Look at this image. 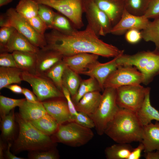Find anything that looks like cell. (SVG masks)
Masks as SVG:
<instances>
[{
    "mask_svg": "<svg viewBox=\"0 0 159 159\" xmlns=\"http://www.w3.org/2000/svg\"><path fill=\"white\" fill-rule=\"evenodd\" d=\"M44 36L47 42L45 47L57 52L63 57L87 53L115 57L123 54V50L100 39L88 25L85 30H77L70 34H64L52 29Z\"/></svg>",
    "mask_w": 159,
    "mask_h": 159,
    "instance_id": "cell-1",
    "label": "cell"
},
{
    "mask_svg": "<svg viewBox=\"0 0 159 159\" xmlns=\"http://www.w3.org/2000/svg\"><path fill=\"white\" fill-rule=\"evenodd\" d=\"M143 130L135 112L119 107L104 134L117 143H130L141 141Z\"/></svg>",
    "mask_w": 159,
    "mask_h": 159,
    "instance_id": "cell-2",
    "label": "cell"
},
{
    "mask_svg": "<svg viewBox=\"0 0 159 159\" xmlns=\"http://www.w3.org/2000/svg\"><path fill=\"white\" fill-rule=\"evenodd\" d=\"M16 119L19 127V132L14 143L15 151H32L53 147L54 143L50 136L41 132L30 122L21 118L19 114L16 115Z\"/></svg>",
    "mask_w": 159,
    "mask_h": 159,
    "instance_id": "cell-3",
    "label": "cell"
},
{
    "mask_svg": "<svg viewBox=\"0 0 159 159\" xmlns=\"http://www.w3.org/2000/svg\"><path fill=\"white\" fill-rule=\"evenodd\" d=\"M118 66L136 67L143 75V83L147 85L159 74V52L143 51L132 54H123L116 57Z\"/></svg>",
    "mask_w": 159,
    "mask_h": 159,
    "instance_id": "cell-4",
    "label": "cell"
},
{
    "mask_svg": "<svg viewBox=\"0 0 159 159\" xmlns=\"http://www.w3.org/2000/svg\"><path fill=\"white\" fill-rule=\"evenodd\" d=\"M119 107L116 102V89L105 88L96 111L89 116L93 120L97 134H104L107 126L118 111Z\"/></svg>",
    "mask_w": 159,
    "mask_h": 159,
    "instance_id": "cell-5",
    "label": "cell"
},
{
    "mask_svg": "<svg viewBox=\"0 0 159 159\" xmlns=\"http://www.w3.org/2000/svg\"><path fill=\"white\" fill-rule=\"evenodd\" d=\"M0 26L13 27L36 47L42 48L47 45L45 37L37 33L15 8H10L5 14L0 16Z\"/></svg>",
    "mask_w": 159,
    "mask_h": 159,
    "instance_id": "cell-6",
    "label": "cell"
},
{
    "mask_svg": "<svg viewBox=\"0 0 159 159\" xmlns=\"http://www.w3.org/2000/svg\"><path fill=\"white\" fill-rule=\"evenodd\" d=\"M54 134L58 142L74 147L86 144L94 136L91 129L83 126L74 121L59 125L57 130Z\"/></svg>",
    "mask_w": 159,
    "mask_h": 159,
    "instance_id": "cell-7",
    "label": "cell"
},
{
    "mask_svg": "<svg viewBox=\"0 0 159 159\" xmlns=\"http://www.w3.org/2000/svg\"><path fill=\"white\" fill-rule=\"evenodd\" d=\"M53 8L68 18L77 29L84 26L83 0H33Z\"/></svg>",
    "mask_w": 159,
    "mask_h": 159,
    "instance_id": "cell-8",
    "label": "cell"
},
{
    "mask_svg": "<svg viewBox=\"0 0 159 159\" xmlns=\"http://www.w3.org/2000/svg\"><path fill=\"white\" fill-rule=\"evenodd\" d=\"M150 88L140 85L121 86L116 89V102L120 108L137 112L144 101Z\"/></svg>",
    "mask_w": 159,
    "mask_h": 159,
    "instance_id": "cell-9",
    "label": "cell"
},
{
    "mask_svg": "<svg viewBox=\"0 0 159 159\" xmlns=\"http://www.w3.org/2000/svg\"><path fill=\"white\" fill-rule=\"evenodd\" d=\"M21 78L22 81L30 85L39 101L42 102L51 99L64 97L62 92L44 76L23 71Z\"/></svg>",
    "mask_w": 159,
    "mask_h": 159,
    "instance_id": "cell-10",
    "label": "cell"
},
{
    "mask_svg": "<svg viewBox=\"0 0 159 159\" xmlns=\"http://www.w3.org/2000/svg\"><path fill=\"white\" fill-rule=\"evenodd\" d=\"M84 12L88 24L98 37L110 33L112 28L107 15L101 10L93 0H83Z\"/></svg>",
    "mask_w": 159,
    "mask_h": 159,
    "instance_id": "cell-11",
    "label": "cell"
},
{
    "mask_svg": "<svg viewBox=\"0 0 159 159\" xmlns=\"http://www.w3.org/2000/svg\"><path fill=\"white\" fill-rule=\"evenodd\" d=\"M144 80L143 74L135 67L119 66L107 78L104 88L116 89L124 86L139 85L143 83Z\"/></svg>",
    "mask_w": 159,
    "mask_h": 159,
    "instance_id": "cell-12",
    "label": "cell"
},
{
    "mask_svg": "<svg viewBox=\"0 0 159 159\" xmlns=\"http://www.w3.org/2000/svg\"><path fill=\"white\" fill-rule=\"evenodd\" d=\"M149 22V19L144 15H135L129 13L125 9L120 20L112 27L110 33L121 35L131 29L143 30L147 27Z\"/></svg>",
    "mask_w": 159,
    "mask_h": 159,
    "instance_id": "cell-13",
    "label": "cell"
},
{
    "mask_svg": "<svg viewBox=\"0 0 159 159\" xmlns=\"http://www.w3.org/2000/svg\"><path fill=\"white\" fill-rule=\"evenodd\" d=\"M42 102L47 113L59 125L73 121L65 97L51 99Z\"/></svg>",
    "mask_w": 159,
    "mask_h": 159,
    "instance_id": "cell-14",
    "label": "cell"
},
{
    "mask_svg": "<svg viewBox=\"0 0 159 159\" xmlns=\"http://www.w3.org/2000/svg\"><path fill=\"white\" fill-rule=\"evenodd\" d=\"M116 59V57L105 63H100L97 60L89 65L87 70L81 74L95 78L103 91L104 85L106 80L118 66Z\"/></svg>",
    "mask_w": 159,
    "mask_h": 159,
    "instance_id": "cell-15",
    "label": "cell"
},
{
    "mask_svg": "<svg viewBox=\"0 0 159 159\" xmlns=\"http://www.w3.org/2000/svg\"><path fill=\"white\" fill-rule=\"evenodd\" d=\"M36 74L43 75L54 64L62 60L63 56L57 52L46 47L36 53Z\"/></svg>",
    "mask_w": 159,
    "mask_h": 159,
    "instance_id": "cell-16",
    "label": "cell"
},
{
    "mask_svg": "<svg viewBox=\"0 0 159 159\" xmlns=\"http://www.w3.org/2000/svg\"><path fill=\"white\" fill-rule=\"evenodd\" d=\"M96 54L82 53L63 57L62 60L67 66L78 74L86 71L90 64L98 60Z\"/></svg>",
    "mask_w": 159,
    "mask_h": 159,
    "instance_id": "cell-17",
    "label": "cell"
},
{
    "mask_svg": "<svg viewBox=\"0 0 159 159\" xmlns=\"http://www.w3.org/2000/svg\"><path fill=\"white\" fill-rule=\"evenodd\" d=\"M109 17L112 27L119 21L125 9L124 0H93Z\"/></svg>",
    "mask_w": 159,
    "mask_h": 159,
    "instance_id": "cell-18",
    "label": "cell"
},
{
    "mask_svg": "<svg viewBox=\"0 0 159 159\" xmlns=\"http://www.w3.org/2000/svg\"><path fill=\"white\" fill-rule=\"evenodd\" d=\"M40 49L34 46L26 37L15 29L6 45L0 51V53H12L14 51L37 53Z\"/></svg>",
    "mask_w": 159,
    "mask_h": 159,
    "instance_id": "cell-19",
    "label": "cell"
},
{
    "mask_svg": "<svg viewBox=\"0 0 159 159\" xmlns=\"http://www.w3.org/2000/svg\"><path fill=\"white\" fill-rule=\"evenodd\" d=\"M141 142L145 153L159 150V121L152 122L143 127Z\"/></svg>",
    "mask_w": 159,
    "mask_h": 159,
    "instance_id": "cell-20",
    "label": "cell"
},
{
    "mask_svg": "<svg viewBox=\"0 0 159 159\" xmlns=\"http://www.w3.org/2000/svg\"><path fill=\"white\" fill-rule=\"evenodd\" d=\"M19 107V116L29 122L37 120L47 113L42 102L40 101L31 102L26 99Z\"/></svg>",
    "mask_w": 159,
    "mask_h": 159,
    "instance_id": "cell-21",
    "label": "cell"
},
{
    "mask_svg": "<svg viewBox=\"0 0 159 159\" xmlns=\"http://www.w3.org/2000/svg\"><path fill=\"white\" fill-rule=\"evenodd\" d=\"M102 97L100 91H95L86 94L75 105L78 112L89 116L94 114L99 105Z\"/></svg>",
    "mask_w": 159,
    "mask_h": 159,
    "instance_id": "cell-22",
    "label": "cell"
},
{
    "mask_svg": "<svg viewBox=\"0 0 159 159\" xmlns=\"http://www.w3.org/2000/svg\"><path fill=\"white\" fill-rule=\"evenodd\" d=\"M150 89L147 91L142 105L136 112L139 121L143 127L151 122L153 120L159 121V112L150 103Z\"/></svg>",
    "mask_w": 159,
    "mask_h": 159,
    "instance_id": "cell-23",
    "label": "cell"
},
{
    "mask_svg": "<svg viewBox=\"0 0 159 159\" xmlns=\"http://www.w3.org/2000/svg\"><path fill=\"white\" fill-rule=\"evenodd\" d=\"M12 53L18 67L23 72L36 74V53L14 51Z\"/></svg>",
    "mask_w": 159,
    "mask_h": 159,
    "instance_id": "cell-24",
    "label": "cell"
},
{
    "mask_svg": "<svg viewBox=\"0 0 159 159\" xmlns=\"http://www.w3.org/2000/svg\"><path fill=\"white\" fill-rule=\"evenodd\" d=\"M23 71L17 67H0V90L8 85L20 84Z\"/></svg>",
    "mask_w": 159,
    "mask_h": 159,
    "instance_id": "cell-25",
    "label": "cell"
},
{
    "mask_svg": "<svg viewBox=\"0 0 159 159\" xmlns=\"http://www.w3.org/2000/svg\"><path fill=\"white\" fill-rule=\"evenodd\" d=\"M133 148L129 143H117L106 148L105 153L107 159H128Z\"/></svg>",
    "mask_w": 159,
    "mask_h": 159,
    "instance_id": "cell-26",
    "label": "cell"
},
{
    "mask_svg": "<svg viewBox=\"0 0 159 159\" xmlns=\"http://www.w3.org/2000/svg\"><path fill=\"white\" fill-rule=\"evenodd\" d=\"M79 74L67 66L63 72L62 78L63 86L69 91L71 97L76 93L82 80Z\"/></svg>",
    "mask_w": 159,
    "mask_h": 159,
    "instance_id": "cell-27",
    "label": "cell"
},
{
    "mask_svg": "<svg viewBox=\"0 0 159 159\" xmlns=\"http://www.w3.org/2000/svg\"><path fill=\"white\" fill-rule=\"evenodd\" d=\"M29 122L41 132L49 136L54 134L59 125L47 113L37 120Z\"/></svg>",
    "mask_w": 159,
    "mask_h": 159,
    "instance_id": "cell-28",
    "label": "cell"
},
{
    "mask_svg": "<svg viewBox=\"0 0 159 159\" xmlns=\"http://www.w3.org/2000/svg\"><path fill=\"white\" fill-rule=\"evenodd\" d=\"M142 39L146 42H153L155 50L159 52V16L150 21L147 27L141 31Z\"/></svg>",
    "mask_w": 159,
    "mask_h": 159,
    "instance_id": "cell-29",
    "label": "cell"
},
{
    "mask_svg": "<svg viewBox=\"0 0 159 159\" xmlns=\"http://www.w3.org/2000/svg\"><path fill=\"white\" fill-rule=\"evenodd\" d=\"M95 91H102L97 81L94 78L90 77L88 79L82 80L76 94L72 97L74 104H77L85 94Z\"/></svg>",
    "mask_w": 159,
    "mask_h": 159,
    "instance_id": "cell-30",
    "label": "cell"
},
{
    "mask_svg": "<svg viewBox=\"0 0 159 159\" xmlns=\"http://www.w3.org/2000/svg\"><path fill=\"white\" fill-rule=\"evenodd\" d=\"M52 29L65 34H71L78 29L68 18L59 12H55Z\"/></svg>",
    "mask_w": 159,
    "mask_h": 159,
    "instance_id": "cell-31",
    "label": "cell"
},
{
    "mask_svg": "<svg viewBox=\"0 0 159 159\" xmlns=\"http://www.w3.org/2000/svg\"><path fill=\"white\" fill-rule=\"evenodd\" d=\"M39 4L33 0H20L16 7V12L25 19L38 15Z\"/></svg>",
    "mask_w": 159,
    "mask_h": 159,
    "instance_id": "cell-32",
    "label": "cell"
},
{
    "mask_svg": "<svg viewBox=\"0 0 159 159\" xmlns=\"http://www.w3.org/2000/svg\"><path fill=\"white\" fill-rule=\"evenodd\" d=\"M66 66L62 59L54 64L43 75L50 80L62 92L63 86L62 78Z\"/></svg>",
    "mask_w": 159,
    "mask_h": 159,
    "instance_id": "cell-33",
    "label": "cell"
},
{
    "mask_svg": "<svg viewBox=\"0 0 159 159\" xmlns=\"http://www.w3.org/2000/svg\"><path fill=\"white\" fill-rule=\"evenodd\" d=\"M150 0H124L125 9L135 15H144Z\"/></svg>",
    "mask_w": 159,
    "mask_h": 159,
    "instance_id": "cell-34",
    "label": "cell"
},
{
    "mask_svg": "<svg viewBox=\"0 0 159 159\" xmlns=\"http://www.w3.org/2000/svg\"><path fill=\"white\" fill-rule=\"evenodd\" d=\"M26 98L15 99L0 96V112L1 118L9 114L16 107H19Z\"/></svg>",
    "mask_w": 159,
    "mask_h": 159,
    "instance_id": "cell-35",
    "label": "cell"
},
{
    "mask_svg": "<svg viewBox=\"0 0 159 159\" xmlns=\"http://www.w3.org/2000/svg\"><path fill=\"white\" fill-rule=\"evenodd\" d=\"M13 110L2 118L1 129L2 135L5 139L11 137L14 129L15 115Z\"/></svg>",
    "mask_w": 159,
    "mask_h": 159,
    "instance_id": "cell-36",
    "label": "cell"
},
{
    "mask_svg": "<svg viewBox=\"0 0 159 159\" xmlns=\"http://www.w3.org/2000/svg\"><path fill=\"white\" fill-rule=\"evenodd\" d=\"M55 13L50 7L44 4H39L38 15L45 23L48 29H52Z\"/></svg>",
    "mask_w": 159,
    "mask_h": 159,
    "instance_id": "cell-37",
    "label": "cell"
},
{
    "mask_svg": "<svg viewBox=\"0 0 159 159\" xmlns=\"http://www.w3.org/2000/svg\"><path fill=\"white\" fill-rule=\"evenodd\" d=\"M29 156L33 159H58L59 158L57 151L53 147L31 151Z\"/></svg>",
    "mask_w": 159,
    "mask_h": 159,
    "instance_id": "cell-38",
    "label": "cell"
},
{
    "mask_svg": "<svg viewBox=\"0 0 159 159\" xmlns=\"http://www.w3.org/2000/svg\"><path fill=\"white\" fill-rule=\"evenodd\" d=\"M26 19L37 33L45 37V32L48 29L45 23L38 15L30 19Z\"/></svg>",
    "mask_w": 159,
    "mask_h": 159,
    "instance_id": "cell-39",
    "label": "cell"
},
{
    "mask_svg": "<svg viewBox=\"0 0 159 159\" xmlns=\"http://www.w3.org/2000/svg\"><path fill=\"white\" fill-rule=\"evenodd\" d=\"M15 29L12 26H4L0 29V50L6 45Z\"/></svg>",
    "mask_w": 159,
    "mask_h": 159,
    "instance_id": "cell-40",
    "label": "cell"
},
{
    "mask_svg": "<svg viewBox=\"0 0 159 159\" xmlns=\"http://www.w3.org/2000/svg\"><path fill=\"white\" fill-rule=\"evenodd\" d=\"M74 121L85 127L92 129L95 127V125L92 119L88 115L78 112L75 117Z\"/></svg>",
    "mask_w": 159,
    "mask_h": 159,
    "instance_id": "cell-41",
    "label": "cell"
},
{
    "mask_svg": "<svg viewBox=\"0 0 159 159\" xmlns=\"http://www.w3.org/2000/svg\"><path fill=\"white\" fill-rule=\"evenodd\" d=\"M144 15L148 19H155L159 16V0H150Z\"/></svg>",
    "mask_w": 159,
    "mask_h": 159,
    "instance_id": "cell-42",
    "label": "cell"
},
{
    "mask_svg": "<svg viewBox=\"0 0 159 159\" xmlns=\"http://www.w3.org/2000/svg\"><path fill=\"white\" fill-rule=\"evenodd\" d=\"M0 66L18 67L12 53L7 52L0 53Z\"/></svg>",
    "mask_w": 159,
    "mask_h": 159,
    "instance_id": "cell-43",
    "label": "cell"
},
{
    "mask_svg": "<svg viewBox=\"0 0 159 159\" xmlns=\"http://www.w3.org/2000/svg\"><path fill=\"white\" fill-rule=\"evenodd\" d=\"M125 34L126 40L128 42L131 44L137 43L142 39L141 32L137 29L130 30Z\"/></svg>",
    "mask_w": 159,
    "mask_h": 159,
    "instance_id": "cell-44",
    "label": "cell"
},
{
    "mask_svg": "<svg viewBox=\"0 0 159 159\" xmlns=\"http://www.w3.org/2000/svg\"><path fill=\"white\" fill-rule=\"evenodd\" d=\"M62 91L67 101L69 109L73 121L74 119L78 112L76 108L75 105L72 100L71 95L69 91L63 86Z\"/></svg>",
    "mask_w": 159,
    "mask_h": 159,
    "instance_id": "cell-45",
    "label": "cell"
},
{
    "mask_svg": "<svg viewBox=\"0 0 159 159\" xmlns=\"http://www.w3.org/2000/svg\"><path fill=\"white\" fill-rule=\"evenodd\" d=\"M143 145L140 142L139 145L136 148H133L128 159H139L141 156L143 150H144Z\"/></svg>",
    "mask_w": 159,
    "mask_h": 159,
    "instance_id": "cell-46",
    "label": "cell"
},
{
    "mask_svg": "<svg viewBox=\"0 0 159 159\" xmlns=\"http://www.w3.org/2000/svg\"><path fill=\"white\" fill-rule=\"evenodd\" d=\"M22 94L25 97L26 100L29 102H35L39 101L34 92L27 88H23Z\"/></svg>",
    "mask_w": 159,
    "mask_h": 159,
    "instance_id": "cell-47",
    "label": "cell"
},
{
    "mask_svg": "<svg viewBox=\"0 0 159 159\" xmlns=\"http://www.w3.org/2000/svg\"><path fill=\"white\" fill-rule=\"evenodd\" d=\"M14 93L20 94H22L23 88L16 84H12L7 85L6 87Z\"/></svg>",
    "mask_w": 159,
    "mask_h": 159,
    "instance_id": "cell-48",
    "label": "cell"
},
{
    "mask_svg": "<svg viewBox=\"0 0 159 159\" xmlns=\"http://www.w3.org/2000/svg\"><path fill=\"white\" fill-rule=\"evenodd\" d=\"M145 157L146 159H159V150L145 153Z\"/></svg>",
    "mask_w": 159,
    "mask_h": 159,
    "instance_id": "cell-49",
    "label": "cell"
},
{
    "mask_svg": "<svg viewBox=\"0 0 159 159\" xmlns=\"http://www.w3.org/2000/svg\"><path fill=\"white\" fill-rule=\"evenodd\" d=\"M11 146L10 143H9L7 148L5 152V155L7 158L9 159H24V158L17 157L11 153L10 151V148Z\"/></svg>",
    "mask_w": 159,
    "mask_h": 159,
    "instance_id": "cell-50",
    "label": "cell"
},
{
    "mask_svg": "<svg viewBox=\"0 0 159 159\" xmlns=\"http://www.w3.org/2000/svg\"><path fill=\"white\" fill-rule=\"evenodd\" d=\"M13 0H0V6L1 7L11 2Z\"/></svg>",
    "mask_w": 159,
    "mask_h": 159,
    "instance_id": "cell-51",
    "label": "cell"
},
{
    "mask_svg": "<svg viewBox=\"0 0 159 159\" xmlns=\"http://www.w3.org/2000/svg\"><path fill=\"white\" fill-rule=\"evenodd\" d=\"M4 145L2 141L0 142V159H3V157Z\"/></svg>",
    "mask_w": 159,
    "mask_h": 159,
    "instance_id": "cell-52",
    "label": "cell"
}]
</instances>
